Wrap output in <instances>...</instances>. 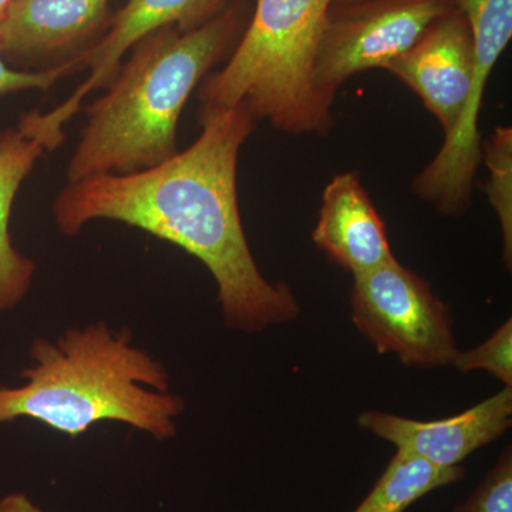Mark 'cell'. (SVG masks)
Returning <instances> with one entry per match:
<instances>
[{
	"label": "cell",
	"instance_id": "cell-18",
	"mask_svg": "<svg viewBox=\"0 0 512 512\" xmlns=\"http://www.w3.org/2000/svg\"><path fill=\"white\" fill-rule=\"evenodd\" d=\"M0 512H43L28 495L10 493L0 498Z\"/></svg>",
	"mask_w": 512,
	"mask_h": 512
},
{
	"label": "cell",
	"instance_id": "cell-7",
	"mask_svg": "<svg viewBox=\"0 0 512 512\" xmlns=\"http://www.w3.org/2000/svg\"><path fill=\"white\" fill-rule=\"evenodd\" d=\"M234 0H127L111 20L109 32L83 53L90 76L64 103L49 113L23 114L19 130L36 138L46 150L63 143V126L82 109L93 90L109 87L121 69V60L144 37L164 28L191 30L210 22Z\"/></svg>",
	"mask_w": 512,
	"mask_h": 512
},
{
	"label": "cell",
	"instance_id": "cell-15",
	"mask_svg": "<svg viewBox=\"0 0 512 512\" xmlns=\"http://www.w3.org/2000/svg\"><path fill=\"white\" fill-rule=\"evenodd\" d=\"M451 366L464 373L485 370L505 387H512V320L504 322L477 348L467 352L458 350Z\"/></svg>",
	"mask_w": 512,
	"mask_h": 512
},
{
	"label": "cell",
	"instance_id": "cell-5",
	"mask_svg": "<svg viewBox=\"0 0 512 512\" xmlns=\"http://www.w3.org/2000/svg\"><path fill=\"white\" fill-rule=\"evenodd\" d=\"M352 319L382 355L404 366H451L458 352L453 319L430 285L397 259L353 276Z\"/></svg>",
	"mask_w": 512,
	"mask_h": 512
},
{
	"label": "cell",
	"instance_id": "cell-20",
	"mask_svg": "<svg viewBox=\"0 0 512 512\" xmlns=\"http://www.w3.org/2000/svg\"><path fill=\"white\" fill-rule=\"evenodd\" d=\"M359 2V0H333L332 8H338V6L350 5V3Z\"/></svg>",
	"mask_w": 512,
	"mask_h": 512
},
{
	"label": "cell",
	"instance_id": "cell-10",
	"mask_svg": "<svg viewBox=\"0 0 512 512\" xmlns=\"http://www.w3.org/2000/svg\"><path fill=\"white\" fill-rule=\"evenodd\" d=\"M110 0H12L0 20V52L18 67L52 69L103 26Z\"/></svg>",
	"mask_w": 512,
	"mask_h": 512
},
{
	"label": "cell",
	"instance_id": "cell-12",
	"mask_svg": "<svg viewBox=\"0 0 512 512\" xmlns=\"http://www.w3.org/2000/svg\"><path fill=\"white\" fill-rule=\"evenodd\" d=\"M45 147L19 128L0 133V313L12 311L28 295L36 264L13 247L10 212L23 180Z\"/></svg>",
	"mask_w": 512,
	"mask_h": 512
},
{
	"label": "cell",
	"instance_id": "cell-17",
	"mask_svg": "<svg viewBox=\"0 0 512 512\" xmlns=\"http://www.w3.org/2000/svg\"><path fill=\"white\" fill-rule=\"evenodd\" d=\"M84 69L83 56L76 57L46 70H19L12 69L6 60L3 59L0 52V97L10 93L23 92V90L37 89L47 90L57 82L63 79L67 74Z\"/></svg>",
	"mask_w": 512,
	"mask_h": 512
},
{
	"label": "cell",
	"instance_id": "cell-11",
	"mask_svg": "<svg viewBox=\"0 0 512 512\" xmlns=\"http://www.w3.org/2000/svg\"><path fill=\"white\" fill-rule=\"evenodd\" d=\"M313 242L353 276L394 261L386 225L356 173L335 175L322 194Z\"/></svg>",
	"mask_w": 512,
	"mask_h": 512
},
{
	"label": "cell",
	"instance_id": "cell-1",
	"mask_svg": "<svg viewBox=\"0 0 512 512\" xmlns=\"http://www.w3.org/2000/svg\"><path fill=\"white\" fill-rule=\"evenodd\" d=\"M200 121L197 141L156 167L69 183L53 204L57 228L67 237L94 220L143 229L207 266L228 328L261 332L291 322L301 306L289 286L261 274L239 214L238 156L256 119L232 107L200 111Z\"/></svg>",
	"mask_w": 512,
	"mask_h": 512
},
{
	"label": "cell",
	"instance_id": "cell-13",
	"mask_svg": "<svg viewBox=\"0 0 512 512\" xmlns=\"http://www.w3.org/2000/svg\"><path fill=\"white\" fill-rule=\"evenodd\" d=\"M464 476L463 467H437L423 458L397 451L373 490L353 512H404L420 498L456 484Z\"/></svg>",
	"mask_w": 512,
	"mask_h": 512
},
{
	"label": "cell",
	"instance_id": "cell-4",
	"mask_svg": "<svg viewBox=\"0 0 512 512\" xmlns=\"http://www.w3.org/2000/svg\"><path fill=\"white\" fill-rule=\"evenodd\" d=\"M332 5L333 0H256L228 63L202 80L200 111L245 107L286 134H325L332 110L316 97L312 72Z\"/></svg>",
	"mask_w": 512,
	"mask_h": 512
},
{
	"label": "cell",
	"instance_id": "cell-3",
	"mask_svg": "<svg viewBox=\"0 0 512 512\" xmlns=\"http://www.w3.org/2000/svg\"><path fill=\"white\" fill-rule=\"evenodd\" d=\"M22 386L0 387V426L26 417L80 436L101 421H120L158 441L173 439L184 410L170 393L163 363L136 348L130 332L104 322L37 338Z\"/></svg>",
	"mask_w": 512,
	"mask_h": 512
},
{
	"label": "cell",
	"instance_id": "cell-19",
	"mask_svg": "<svg viewBox=\"0 0 512 512\" xmlns=\"http://www.w3.org/2000/svg\"><path fill=\"white\" fill-rule=\"evenodd\" d=\"M12 0H0V20L5 16L6 10H8Z\"/></svg>",
	"mask_w": 512,
	"mask_h": 512
},
{
	"label": "cell",
	"instance_id": "cell-8",
	"mask_svg": "<svg viewBox=\"0 0 512 512\" xmlns=\"http://www.w3.org/2000/svg\"><path fill=\"white\" fill-rule=\"evenodd\" d=\"M386 70L420 97L447 137L473 86L474 43L467 19L456 9L441 16Z\"/></svg>",
	"mask_w": 512,
	"mask_h": 512
},
{
	"label": "cell",
	"instance_id": "cell-6",
	"mask_svg": "<svg viewBox=\"0 0 512 512\" xmlns=\"http://www.w3.org/2000/svg\"><path fill=\"white\" fill-rule=\"evenodd\" d=\"M453 10L447 0H359L330 9L313 63L316 97L332 110L350 77L387 69L431 23Z\"/></svg>",
	"mask_w": 512,
	"mask_h": 512
},
{
	"label": "cell",
	"instance_id": "cell-14",
	"mask_svg": "<svg viewBox=\"0 0 512 512\" xmlns=\"http://www.w3.org/2000/svg\"><path fill=\"white\" fill-rule=\"evenodd\" d=\"M481 160L490 170V183L485 187L488 200L497 212L503 232L505 268L512 265V130L497 127L493 136L481 144Z\"/></svg>",
	"mask_w": 512,
	"mask_h": 512
},
{
	"label": "cell",
	"instance_id": "cell-2",
	"mask_svg": "<svg viewBox=\"0 0 512 512\" xmlns=\"http://www.w3.org/2000/svg\"><path fill=\"white\" fill-rule=\"evenodd\" d=\"M245 28V9L232 3L198 28L160 29L134 45L107 93L84 109L89 121L67 167L69 183L136 173L174 157L181 111Z\"/></svg>",
	"mask_w": 512,
	"mask_h": 512
},
{
	"label": "cell",
	"instance_id": "cell-16",
	"mask_svg": "<svg viewBox=\"0 0 512 512\" xmlns=\"http://www.w3.org/2000/svg\"><path fill=\"white\" fill-rule=\"evenodd\" d=\"M451 512H512V451L505 448L473 494Z\"/></svg>",
	"mask_w": 512,
	"mask_h": 512
},
{
	"label": "cell",
	"instance_id": "cell-9",
	"mask_svg": "<svg viewBox=\"0 0 512 512\" xmlns=\"http://www.w3.org/2000/svg\"><path fill=\"white\" fill-rule=\"evenodd\" d=\"M512 423V387L448 419L420 421L367 410L357 424L397 451L423 458L437 467H458L478 448L500 439Z\"/></svg>",
	"mask_w": 512,
	"mask_h": 512
}]
</instances>
